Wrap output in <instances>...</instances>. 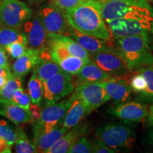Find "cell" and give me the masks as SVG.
<instances>
[{
	"mask_svg": "<svg viewBox=\"0 0 153 153\" xmlns=\"http://www.w3.org/2000/svg\"><path fill=\"white\" fill-rule=\"evenodd\" d=\"M11 73L12 72H11V70L9 68V65L0 67V76L2 75V74H9Z\"/></svg>",
	"mask_w": 153,
	"mask_h": 153,
	"instance_id": "cell-41",
	"label": "cell"
},
{
	"mask_svg": "<svg viewBox=\"0 0 153 153\" xmlns=\"http://www.w3.org/2000/svg\"><path fill=\"white\" fill-rule=\"evenodd\" d=\"M83 1L84 0H52L53 5L64 11L75 7Z\"/></svg>",
	"mask_w": 153,
	"mask_h": 153,
	"instance_id": "cell-35",
	"label": "cell"
},
{
	"mask_svg": "<svg viewBox=\"0 0 153 153\" xmlns=\"http://www.w3.org/2000/svg\"><path fill=\"white\" fill-rule=\"evenodd\" d=\"M60 66L51 60V58L41 57L40 60L33 68V72L42 82L50 79L61 71Z\"/></svg>",
	"mask_w": 153,
	"mask_h": 153,
	"instance_id": "cell-23",
	"label": "cell"
},
{
	"mask_svg": "<svg viewBox=\"0 0 153 153\" xmlns=\"http://www.w3.org/2000/svg\"><path fill=\"white\" fill-rule=\"evenodd\" d=\"M149 143L150 144H151L152 145H153V128L151 130L149 133Z\"/></svg>",
	"mask_w": 153,
	"mask_h": 153,
	"instance_id": "cell-42",
	"label": "cell"
},
{
	"mask_svg": "<svg viewBox=\"0 0 153 153\" xmlns=\"http://www.w3.org/2000/svg\"><path fill=\"white\" fill-rule=\"evenodd\" d=\"M92 152L95 153H114L116 150L109 148L99 138L94 140L92 143Z\"/></svg>",
	"mask_w": 153,
	"mask_h": 153,
	"instance_id": "cell-36",
	"label": "cell"
},
{
	"mask_svg": "<svg viewBox=\"0 0 153 153\" xmlns=\"http://www.w3.org/2000/svg\"><path fill=\"white\" fill-rule=\"evenodd\" d=\"M68 35L73 38L78 43L89 53H95L99 52H109L118 54L116 48L109 45L106 41L94 36L87 35L78 31L75 28L70 26Z\"/></svg>",
	"mask_w": 153,
	"mask_h": 153,
	"instance_id": "cell-14",
	"label": "cell"
},
{
	"mask_svg": "<svg viewBox=\"0 0 153 153\" xmlns=\"http://www.w3.org/2000/svg\"><path fill=\"white\" fill-rule=\"evenodd\" d=\"M8 65V57L7 55V51L4 48L0 46V67L7 66Z\"/></svg>",
	"mask_w": 153,
	"mask_h": 153,
	"instance_id": "cell-37",
	"label": "cell"
},
{
	"mask_svg": "<svg viewBox=\"0 0 153 153\" xmlns=\"http://www.w3.org/2000/svg\"><path fill=\"white\" fill-rule=\"evenodd\" d=\"M97 138L107 146L118 150L131 148L135 142V134L129 127L120 123H106L101 126L97 131Z\"/></svg>",
	"mask_w": 153,
	"mask_h": 153,
	"instance_id": "cell-5",
	"label": "cell"
},
{
	"mask_svg": "<svg viewBox=\"0 0 153 153\" xmlns=\"http://www.w3.org/2000/svg\"><path fill=\"white\" fill-rule=\"evenodd\" d=\"M68 131V128L62 126L39 135L34 139V144L36 145L37 152L47 153L49 149Z\"/></svg>",
	"mask_w": 153,
	"mask_h": 153,
	"instance_id": "cell-22",
	"label": "cell"
},
{
	"mask_svg": "<svg viewBox=\"0 0 153 153\" xmlns=\"http://www.w3.org/2000/svg\"><path fill=\"white\" fill-rule=\"evenodd\" d=\"M115 43L118 55L123 59L131 71L153 66V54L147 36L115 38Z\"/></svg>",
	"mask_w": 153,
	"mask_h": 153,
	"instance_id": "cell-2",
	"label": "cell"
},
{
	"mask_svg": "<svg viewBox=\"0 0 153 153\" xmlns=\"http://www.w3.org/2000/svg\"><path fill=\"white\" fill-rule=\"evenodd\" d=\"M87 127L83 125H76L68 131L49 149L47 153H65L70 147L75 143L82 135L85 134Z\"/></svg>",
	"mask_w": 153,
	"mask_h": 153,
	"instance_id": "cell-18",
	"label": "cell"
},
{
	"mask_svg": "<svg viewBox=\"0 0 153 153\" xmlns=\"http://www.w3.org/2000/svg\"><path fill=\"white\" fill-rule=\"evenodd\" d=\"M0 137L12 147L16 138V132L9 126L7 120L0 118Z\"/></svg>",
	"mask_w": 153,
	"mask_h": 153,
	"instance_id": "cell-30",
	"label": "cell"
},
{
	"mask_svg": "<svg viewBox=\"0 0 153 153\" xmlns=\"http://www.w3.org/2000/svg\"><path fill=\"white\" fill-rule=\"evenodd\" d=\"M114 116L125 121L140 123L147 117L148 110L145 104L137 101H127L108 110Z\"/></svg>",
	"mask_w": 153,
	"mask_h": 153,
	"instance_id": "cell-13",
	"label": "cell"
},
{
	"mask_svg": "<svg viewBox=\"0 0 153 153\" xmlns=\"http://www.w3.org/2000/svg\"><path fill=\"white\" fill-rule=\"evenodd\" d=\"M31 16V9L22 1H0V26L21 28Z\"/></svg>",
	"mask_w": 153,
	"mask_h": 153,
	"instance_id": "cell-7",
	"label": "cell"
},
{
	"mask_svg": "<svg viewBox=\"0 0 153 153\" xmlns=\"http://www.w3.org/2000/svg\"><path fill=\"white\" fill-rule=\"evenodd\" d=\"M11 152V146L7 141L0 137V153H9Z\"/></svg>",
	"mask_w": 153,
	"mask_h": 153,
	"instance_id": "cell-38",
	"label": "cell"
},
{
	"mask_svg": "<svg viewBox=\"0 0 153 153\" xmlns=\"http://www.w3.org/2000/svg\"><path fill=\"white\" fill-rule=\"evenodd\" d=\"M76 75L82 82H102L113 78V76L104 72L92 60L86 63Z\"/></svg>",
	"mask_w": 153,
	"mask_h": 153,
	"instance_id": "cell-21",
	"label": "cell"
},
{
	"mask_svg": "<svg viewBox=\"0 0 153 153\" xmlns=\"http://www.w3.org/2000/svg\"><path fill=\"white\" fill-rule=\"evenodd\" d=\"M28 93L33 104H41L43 97V82L38 77L34 72L32 73L28 83Z\"/></svg>",
	"mask_w": 153,
	"mask_h": 153,
	"instance_id": "cell-27",
	"label": "cell"
},
{
	"mask_svg": "<svg viewBox=\"0 0 153 153\" xmlns=\"http://www.w3.org/2000/svg\"><path fill=\"white\" fill-rule=\"evenodd\" d=\"M136 72L142 74L146 80V89L139 95V100L147 103L153 102V66L140 68Z\"/></svg>",
	"mask_w": 153,
	"mask_h": 153,
	"instance_id": "cell-28",
	"label": "cell"
},
{
	"mask_svg": "<svg viewBox=\"0 0 153 153\" xmlns=\"http://www.w3.org/2000/svg\"><path fill=\"white\" fill-rule=\"evenodd\" d=\"M72 95L83 101L90 113L110 100L101 82H82Z\"/></svg>",
	"mask_w": 153,
	"mask_h": 153,
	"instance_id": "cell-8",
	"label": "cell"
},
{
	"mask_svg": "<svg viewBox=\"0 0 153 153\" xmlns=\"http://www.w3.org/2000/svg\"><path fill=\"white\" fill-rule=\"evenodd\" d=\"M91 60L113 77L128 75L131 70L123 58L118 54L109 52L91 53Z\"/></svg>",
	"mask_w": 153,
	"mask_h": 153,
	"instance_id": "cell-10",
	"label": "cell"
},
{
	"mask_svg": "<svg viewBox=\"0 0 153 153\" xmlns=\"http://www.w3.org/2000/svg\"><path fill=\"white\" fill-rule=\"evenodd\" d=\"M130 86L132 91L137 94H141L146 89V80L142 74L137 72V73L131 77Z\"/></svg>",
	"mask_w": 153,
	"mask_h": 153,
	"instance_id": "cell-33",
	"label": "cell"
},
{
	"mask_svg": "<svg viewBox=\"0 0 153 153\" xmlns=\"http://www.w3.org/2000/svg\"><path fill=\"white\" fill-rule=\"evenodd\" d=\"M64 12L69 24L78 31L108 43L114 41V36L101 12L99 0H84Z\"/></svg>",
	"mask_w": 153,
	"mask_h": 153,
	"instance_id": "cell-1",
	"label": "cell"
},
{
	"mask_svg": "<svg viewBox=\"0 0 153 153\" xmlns=\"http://www.w3.org/2000/svg\"><path fill=\"white\" fill-rule=\"evenodd\" d=\"M43 98L45 106L54 104L72 93L74 84L72 74L61 70L50 79L43 82Z\"/></svg>",
	"mask_w": 153,
	"mask_h": 153,
	"instance_id": "cell-6",
	"label": "cell"
},
{
	"mask_svg": "<svg viewBox=\"0 0 153 153\" xmlns=\"http://www.w3.org/2000/svg\"><path fill=\"white\" fill-rule=\"evenodd\" d=\"M106 94L116 104L128 101L131 98L132 89L130 83L122 77H113L102 81Z\"/></svg>",
	"mask_w": 153,
	"mask_h": 153,
	"instance_id": "cell-15",
	"label": "cell"
},
{
	"mask_svg": "<svg viewBox=\"0 0 153 153\" xmlns=\"http://www.w3.org/2000/svg\"><path fill=\"white\" fill-rule=\"evenodd\" d=\"M30 101L31 100H30L28 93L27 94L25 92L24 89L21 87L14 91L11 103L18 105L26 109H29Z\"/></svg>",
	"mask_w": 153,
	"mask_h": 153,
	"instance_id": "cell-32",
	"label": "cell"
},
{
	"mask_svg": "<svg viewBox=\"0 0 153 153\" xmlns=\"http://www.w3.org/2000/svg\"><path fill=\"white\" fill-rule=\"evenodd\" d=\"M16 138L15 141V150L17 153L38 152L36 145L28 139L25 132L21 128H17Z\"/></svg>",
	"mask_w": 153,
	"mask_h": 153,
	"instance_id": "cell-29",
	"label": "cell"
},
{
	"mask_svg": "<svg viewBox=\"0 0 153 153\" xmlns=\"http://www.w3.org/2000/svg\"><path fill=\"white\" fill-rule=\"evenodd\" d=\"M17 42L27 45L26 36L20 28L0 26V46L5 48Z\"/></svg>",
	"mask_w": 153,
	"mask_h": 153,
	"instance_id": "cell-24",
	"label": "cell"
},
{
	"mask_svg": "<svg viewBox=\"0 0 153 153\" xmlns=\"http://www.w3.org/2000/svg\"><path fill=\"white\" fill-rule=\"evenodd\" d=\"M0 115L15 124L28 123L33 119L30 109H26L13 103L1 104Z\"/></svg>",
	"mask_w": 153,
	"mask_h": 153,
	"instance_id": "cell-19",
	"label": "cell"
},
{
	"mask_svg": "<svg viewBox=\"0 0 153 153\" xmlns=\"http://www.w3.org/2000/svg\"><path fill=\"white\" fill-rule=\"evenodd\" d=\"M114 38L147 36L152 30L153 16L146 2L123 18L106 22Z\"/></svg>",
	"mask_w": 153,
	"mask_h": 153,
	"instance_id": "cell-3",
	"label": "cell"
},
{
	"mask_svg": "<svg viewBox=\"0 0 153 153\" xmlns=\"http://www.w3.org/2000/svg\"><path fill=\"white\" fill-rule=\"evenodd\" d=\"M38 18L41 21L48 33H59L68 35L70 25L62 12L53 4L43 6L38 11Z\"/></svg>",
	"mask_w": 153,
	"mask_h": 153,
	"instance_id": "cell-9",
	"label": "cell"
},
{
	"mask_svg": "<svg viewBox=\"0 0 153 153\" xmlns=\"http://www.w3.org/2000/svg\"><path fill=\"white\" fill-rule=\"evenodd\" d=\"M41 59L39 51L33 48H27L22 56L16 59L12 66L13 74L22 77L28 74Z\"/></svg>",
	"mask_w": 153,
	"mask_h": 153,
	"instance_id": "cell-17",
	"label": "cell"
},
{
	"mask_svg": "<svg viewBox=\"0 0 153 153\" xmlns=\"http://www.w3.org/2000/svg\"><path fill=\"white\" fill-rule=\"evenodd\" d=\"M47 37L48 39L53 40L62 44L71 55L79 57L84 60H91L90 53L70 36L65 34L48 33Z\"/></svg>",
	"mask_w": 153,
	"mask_h": 153,
	"instance_id": "cell-20",
	"label": "cell"
},
{
	"mask_svg": "<svg viewBox=\"0 0 153 153\" xmlns=\"http://www.w3.org/2000/svg\"><path fill=\"white\" fill-rule=\"evenodd\" d=\"M71 97L73 99L72 103L62 121L63 127L68 130L78 125L87 115L90 114L83 101L72 94Z\"/></svg>",
	"mask_w": 153,
	"mask_h": 153,
	"instance_id": "cell-16",
	"label": "cell"
},
{
	"mask_svg": "<svg viewBox=\"0 0 153 153\" xmlns=\"http://www.w3.org/2000/svg\"><path fill=\"white\" fill-rule=\"evenodd\" d=\"M147 124L148 126H153V104L149 108L147 114Z\"/></svg>",
	"mask_w": 153,
	"mask_h": 153,
	"instance_id": "cell-40",
	"label": "cell"
},
{
	"mask_svg": "<svg viewBox=\"0 0 153 153\" xmlns=\"http://www.w3.org/2000/svg\"><path fill=\"white\" fill-rule=\"evenodd\" d=\"M71 97L66 100L57 101L54 104L45 106L41 111L39 118L34 121V139L43 133L62 126L65 116L72 103Z\"/></svg>",
	"mask_w": 153,
	"mask_h": 153,
	"instance_id": "cell-4",
	"label": "cell"
},
{
	"mask_svg": "<svg viewBox=\"0 0 153 153\" xmlns=\"http://www.w3.org/2000/svg\"><path fill=\"white\" fill-rule=\"evenodd\" d=\"M30 111L32 113V115H33V117L36 118V120H37L38 118H39L40 115H41V111L40 110L39 105L34 104L32 103V104L30 105Z\"/></svg>",
	"mask_w": 153,
	"mask_h": 153,
	"instance_id": "cell-39",
	"label": "cell"
},
{
	"mask_svg": "<svg viewBox=\"0 0 153 153\" xmlns=\"http://www.w3.org/2000/svg\"><path fill=\"white\" fill-rule=\"evenodd\" d=\"M69 153H89L92 152V143L86 137H79L68 149Z\"/></svg>",
	"mask_w": 153,
	"mask_h": 153,
	"instance_id": "cell-31",
	"label": "cell"
},
{
	"mask_svg": "<svg viewBox=\"0 0 153 153\" xmlns=\"http://www.w3.org/2000/svg\"><path fill=\"white\" fill-rule=\"evenodd\" d=\"M22 30L30 48L41 51L48 42V33L38 16L30 18L23 24Z\"/></svg>",
	"mask_w": 153,
	"mask_h": 153,
	"instance_id": "cell-12",
	"label": "cell"
},
{
	"mask_svg": "<svg viewBox=\"0 0 153 153\" xmlns=\"http://www.w3.org/2000/svg\"><path fill=\"white\" fill-rule=\"evenodd\" d=\"M6 51L12 58L17 59L21 57L27 50V45L22 43H14L5 48Z\"/></svg>",
	"mask_w": 153,
	"mask_h": 153,
	"instance_id": "cell-34",
	"label": "cell"
},
{
	"mask_svg": "<svg viewBox=\"0 0 153 153\" xmlns=\"http://www.w3.org/2000/svg\"><path fill=\"white\" fill-rule=\"evenodd\" d=\"M90 60H84L79 57L69 55L57 60L56 62L62 71L68 72L72 75H76L80 71L82 67Z\"/></svg>",
	"mask_w": 153,
	"mask_h": 153,
	"instance_id": "cell-25",
	"label": "cell"
},
{
	"mask_svg": "<svg viewBox=\"0 0 153 153\" xmlns=\"http://www.w3.org/2000/svg\"><path fill=\"white\" fill-rule=\"evenodd\" d=\"M105 22L123 18L145 3V0H99Z\"/></svg>",
	"mask_w": 153,
	"mask_h": 153,
	"instance_id": "cell-11",
	"label": "cell"
},
{
	"mask_svg": "<svg viewBox=\"0 0 153 153\" xmlns=\"http://www.w3.org/2000/svg\"><path fill=\"white\" fill-rule=\"evenodd\" d=\"M21 87H22V77L12 73L0 91V104L11 103L14 91Z\"/></svg>",
	"mask_w": 153,
	"mask_h": 153,
	"instance_id": "cell-26",
	"label": "cell"
}]
</instances>
